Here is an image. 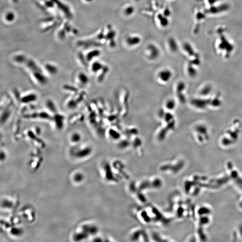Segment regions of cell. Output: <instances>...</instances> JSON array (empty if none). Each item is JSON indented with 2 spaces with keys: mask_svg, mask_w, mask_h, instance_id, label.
Returning <instances> with one entry per match:
<instances>
[{
  "mask_svg": "<svg viewBox=\"0 0 242 242\" xmlns=\"http://www.w3.org/2000/svg\"><path fill=\"white\" fill-rule=\"evenodd\" d=\"M166 107L168 109H173L174 107V102L173 100H168L166 103Z\"/></svg>",
  "mask_w": 242,
  "mask_h": 242,
  "instance_id": "15",
  "label": "cell"
},
{
  "mask_svg": "<svg viewBox=\"0 0 242 242\" xmlns=\"http://www.w3.org/2000/svg\"><path fill=\"white\" fill-rule=\"evenodd\" d=\"M172 73L169 69H164L159 72L157 74L158 80L162 83H167L171 80Z\"/></svg>",
  "mask_w": 242,
  "mask_h": 242,
  "instance_id": "5",
  "label": "cell"
},
{
  "mask_svg": "<svg viewBox=\"0 0 242 242\" xmlns=\"http://www.w3.org/2000/svg\"><path fill=\"white\" fill-rule=\"evenodd\" d=\"M217 0H207V1H208V5L210 6V7H211V6L214 5L215 3L216 2Z\"/></svg>",
  "mask_w": 242,
  "mask_h": 242,
  "instance_id": "18",
  "label": "cell"
},
{
  "mask_svg": "<svg viewBox=\"0 0 242 242\" xmlns=\"http://www.w3.org/2000/svg\"><path fill=\"white\" fill-rule=\"evenodd\" d=\"M170 49L172 51H176L178 49V46H177V45L176 43L175 42V41L173 39H172V40H170Z\"/></svg>",
  "mask_w": 242,
  "mask_h": 242,
  "instance_id": "12",
  "label": "cell"
},
{
  "mask_svg": "<svg viewBox=\"0 0 242 242\" xmlns=\"http://www.w3.org/2000/svg\"><path fill=\"white\" fill-rule=\"evenodd\" d=\"M126 42L129 45H136L140 43V38L137 36L128 37V39L126 40Z\"/></svg>",
  "mask_w": 242,
  "mask_h": 242,
  "instance_id": "8",
  "label": "cell"
},
{
  "mask_svg": "<svg viewBox=\"0 0 242 242\" xmlns=\"http://www.w3.org/2000/svg\"><path fill=\"white\" fill-rule=\"evenodd\" d=\"M157 48L156 47L154 46H150L148 48V50L149 51V55L152 58H155L158 57L159 52H154V51Z\"/></svg>",
  "mask_w": 242,
  "mask_h": 242,
  "instance_id": "9",
  "label": "cell"
},
{
  "mask_svg": "<svg viewBox=\"0 0 242 242\" xmlns=\"http://www.w3.org/2000/svg\"><path fill=\"white\" fill-rule=\"evenodd\" d=\"M166 17H166L165 15H161V16H160V17H158L160 23L163 26H167L169 22Z\"/></svg>",
  "mask_w": 242,
  "mask_h": 242,
  "instance_id": "10",
  "label": "cell"
},
{
  "mask_svg": "<svg viewBox=\"0 0 242 242\" xmlns=\"http://www.w3.org/2000/svg\"><path fill=\"white\" fill-rule=\"evenodd\" d=\"M134 11V8L131 7H128L126 9H125V13L126 15H131L132 14Z\"/></svg>",
  "mask_w": 242,
  "mask_h": 242,
  "instance_id": "16",
  "label": "cell"
},
{
  "mask_svg": "<svg viewBox=\"0 0 242 242\" xmlns=\"http://www.w3.org/2000/svg\"><path fill=\"white\" fill-rule=\"evenodd\" d=\"M129 238L133 241H149L150 236L142 228H136L131 231Z\"/></svg>",
  "mask_w": 242,
  "mask_h": 242,
  "instance_id": "4",
  "label": "cell"
},
{
  "mask_svg": "<svg viewBox=\"0 0 242 242\" xmlns=\"http://www.w3.org/2000/svg\"><path fill=\"white\" fill-rule=\"evenodd\" d=\"M83 232L88 234L93 235L97 233L98 231V228L94 225H87L83 226Z\"/></svg>",
  "mask_w": 242,
  "mask_h": 242,
  "instance_id": "6",
  "label": "cell"
},
{
  "mask_svg": "<svg viewBox=\"0 0 242 242\" xmlns=\"http://www.w3.org/2000/svg\"><path fill=\"white\" fill-rule=\"evenodd\" d=\"M88 235V234L84 232L83 233H79L76 234L74 237L75 239H77V240H80L81 239H84L86 238Z\"/></svg>",
  "mask_w": 242,
  "mask_h": 242,
  "instance_id": "11",
  "label": "cell"
},
{
  "mask_svg": "<svg viewBox=\"0 0 242 242\" xmlns=\"http://www.w3.org/2000/svg\"><path fill=\"white\" fill-rule=\"evenodd\" d=\"M91 152V149L90 148H84L83 150L78 151L76 153V156L78 157L82 158L87 157V156L90 154Z\"/></svg>",
  "mask_w": 242,
  "mask_h": 242,
  "instance_id": "7",
  "label": "cell"
},
{
  "mask_svg": "<svg viewBox=\"0 0 242 242\" xmlns=\"http://www.w3.org/2000/svg\"><path fill=\"white\" fill-rule=\"evenodd\" d=\"M111 164L114 172L120 181L129 178L130 175L126 165L122 161L115 160L111 162Z\"/></svg>",
  "mask_w": 242,
  "mask_h": 242,
  "instance_id": "2",
  "label": "cell"
},
{
  "mask_svg": "<svg viewBox=\"0 0 242 242\" xmlns=\"http://www.w3.org/2000/svg\"><path fill=\"white\" fill-rule=\"evenodd\" d=\"M80 137L79 135V134H74L72 135V137H71V140L72 141L74 142H77L78 141H80Z\"/></svg>",
  "mask_w": 242,
  "mask_h": 242,
  "instance_id": "14",
  "label": "cell"
},
{
  "mask_svg": "<svg viewBox=\"0 0 242 242\" xmlns=\"http://www.w3.org/2000/svg\"><path fill=\"white\" fill-rule=\"evenodd\" d=\"M136 184L140 190L144 193L147 191L157 190L161 189L162 187L163 181L160 177L153 176L143 179Z\"/></svg>",
  "mask_w": 242,
  "mask_h": 242,
  "instance_id": "1",
  "label": "cell"
},
{
  "mask_svg": "<svg viewBox=\"0 0 242 242\" xmlns=\"http://www.w3.org/2000/svg\"><path fill=\"white\" fill-rule=\"evenodd\" d=\"M101 66H102V65L101 64H100L99 63H96L94 64H93L92 66V71L94 72L98 71L99 68H101Z\"/></svg>",
  "mask_w": 242,
  "mask_h": 242,
  "instance_id": "13",
  "label": "cell"
},
{
  "mask_svg": "<svg viewBox=\"0 0 242 242\" xmlns=\"http://www.w3.org/2000/svg\"><path fill=\"white\" fill-rule=\"evenodd\" d=\"M103 170L104 172V179L107 182L114 184L119 183L120 181L112 168L111 162L104 163L103 165Z\"/></svg>",
  "mask_w": 242,
  "mask_h": 242,
  "instance_id": "3",
  "label": "cell"
},
{
  "mask_svg": "<svg viewBox=\"0 0 242 242\" xmlns=\"http://www.w3.org/2000/svg\"><path fill=\"white\" fill-rule=\"evenodd\" d=\"M83 177L81 174H77L74 177V180L76 182H80L83 179Z\"/></svg>",
  "mask_w": 242,
  "mask_h": 242,
  "instance_id": "17",
  "label": "cell"
}]
</instances>
